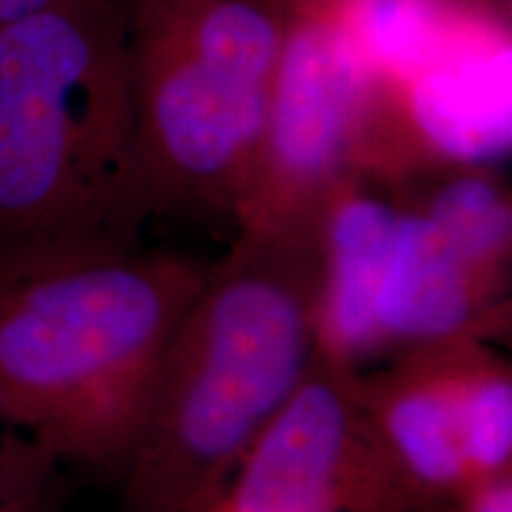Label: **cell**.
Listing matches in <instances>:
<instances>
[{
    "instance_id": "obj_1",
    "label": "cell",
    "mask_w": 512,
    "mask_h": 512,
    "mask_svg": "<svg viewBox=\"0 0 512 512\" xmlns=\"http://www.w3.org/2000/svg\"><path fill=\"white\" fill-rule=\"evenodd\" d=\"M316 302L313 230H238L159 361L119 477L124 512L214 505L316 356Z\"/></svg>"
},
{
    "instance_id": "obj_10",
    "label": "cell",
    "mask_w": 512,
    "mask_h": 512,
    "mask_svg": "<svg viewBox=\"0 0 512 512\" xmlns=\"http://www.w3.org/2000/svg\"><path fill=\"white\" fill-rule=\"evenodd\" d=\"M370 79L401 81L484 38L508 34L494 0H339Z\"/></svg>"
},
{
    "instance_id": "obj_12",
    "label": "cell",
    "mask_w": 512,
    "mask_h": 512,
    "mask_svg": "<svg viewBox=\"0 0 512 512\" xmlns=\"http://www.w3.org/2000/svg\"><path fill=\"white\" fill-rule=\"evenodd\" d=\"M460 444L472 482L512 470V370L489 339L451 344Z\"/></svg>"
},
{
    "instance_id": "obj_5",
    "label": "cell",
    "mask_w": 512,
    "mask_h": 512,
    "mask_svg": "<svg viewBox=\"0 0 512 512\" xmlns=\"http://www.w3.org/2000/svg\"><path fill=\"white\" fill-rule=\"evenodd\" d=\"M368 86L339 0H292L235 228L309 233L323 197L351 174Z\"/></svg>"
},
{
    "instance_id": "obj_6",
    "label": "cell",
    "mask_w": 512,
    "mask_h": 512,
    "mask_svg": "<svg viewBox=\"0 0 512 512\" xmlns=\"http://www.w3.org/2000/svg\"><path fill=\"white\" fill-rule=\"evenodd\" d=\"M356 377L316 349L207 512H380Z\"/></svg>"
},
{
    "instance_id": "obj_13",
    "label": "cell",
    "mask_w": 512,
    "mask_h": 512,
    "mask_svg": "<svg viewBox=\"0 0 512 512\" xmlns=\"http://www.w3.org/2000/svg\"><path fill=\"white\" fill-rule=\"evenodd\" d=\"M60 475V465L5 413L0 399V505Z\"/></svg>"
},
{
    "instance_id": "obj_8",
    "label": "cell",
    "mask_w": 512,
    "mask_h": 512,
    "mask_svg": "<svg viewBox=\"0 0 512 512\" xmlns=\"http://www.w3.org/2000/svg\"><path fill=\"white\" fill-rule=\"evenodd\" d=\"M392 195L399 221L377 299L382 356L501 337L510 328L508 287L491 283L418 209Z\"/></svg>"
},
{
    "instance_id": "obj_14",
    "label": "cell",
    "mask_w": 512,
    "mask_h": 512,
    "mask_svg": "<svg viewBox=\"0 0 512 512\" xmlns=\"http://www.w3.org/2000/svg\"><path fill=\"white\" fill-rule=\"evenodd\" d=\"M458 512H512V470L472 482Z\"/></svg>"
},
{
    "instance_id": "obj_16",
    "label": "cell",
    "mask_w": 512,
    "mask_h": 512,
    "mask_svg": "<svg viewBox=\"0 0 512 512\" xmlns=\"http://www.w3.org/2000/svg\"><path fill=\"white\" fill-rule=\"evenodd\" d=\"M57 3H64V0H0V27L34 15V12L53 8Z\"/></svg>"
},
{
    "instance_id": "obj_2",
    "label": "cell",
    "mask_w": 512,
    "mask_h": 512,
    "mask_svg": "<svg viewBox=\"0 0 512 512\" xmlns=\"http://www.w3.org/2000/svg\"><path fill=\"white\" fill-rule=\"evenodd\" d=\"M126 17L64 0L0 27V268L143 245Z\"/></svg>"
},
{
    "instance_id": "obj_9",
    "label": "cell",
    "mask_w": 512,
    "mask_h": 512,
    "mask_svg": "<svg viewBox=\"0 0 512 512\" xmlns=\"http://www.w3.org/2000/svg\"><path fill=\"white\" fill-rule=\"evenodd\" d=\"M399 204L387 185L344 176L313 219L318 259L316 347L354 370L382 356L377 299L392 249Z\"/></svg>"
},
{
    "instance_id": "obj_11",
    "label": "cell",
    "mask_w": 512,
    "mask_h": 512,
    "mask_svg": "<svg viewBox=\"0 0 512 512\" xmlns=\"http://www.w3.org/2000/svg\"><path fill=\"white\" fill-rule=\"evenodd\" d=\"M387 188L418 209L491 283L510 287L512 204L491 166H448Z\"/></svg>"
},
{
    "instance_id": "obj_3",
    "label": "cell",
    "mask_w": 512,
    "mask_h": 512,
    "mask_svg": "<svg viewBox=\"0 0 512 512\" xmlns=\"http://www.w3.org/2000/svg\"><path fill=\"white\" fill-rule=\"evenodd\" d=\"M207 264L162 249L0 268V399L57 465L121 477Z\"/></svg>"
},
{
    "instance_id": "obj_15",
    "label": "cell",
    "mask_w": 512,
    "mask_h": 512,
    "mask_svg": "<svg viewBox=\"0 0 512 512\" xmlns=\"http://www.w3.org/2000/svg\"><path fill=\"white\" fill-rule=\"evenodd\" d=\"M0 512H60V475L0 505Z\"/></svg>"
},
{
    "instance_id": "obj_4",
    "label": "cell",
    "mask_w": 512,
    "mask_h": 512,
    "mask_svg": "<svg viewBox=\"0 0 512 512\" xmlns=\"http://www.w3.org/2000/svg\"><path fill=\"white\" fill-rule=\"evenodd\" d=\"M138 155L155 216L235 219L264 133L271 86L126 17Z\"/></svg>"
},
{
    "instance_id": "obj_7",
    "label": "cell",
    "mask_w": 512,
    "mask_h": 512,
    "mask_svg": "<svg viewBox=\"0 0 512 512\" xmlns=\"http://www.w3.org/2000/svg\"><path fill=\"white\" fill-rule=\"evenodd\" d=\"M451 344L358 370V399L380 477V512H458L472 484L460 444Z\"/></svg>"
}]
</instances>
